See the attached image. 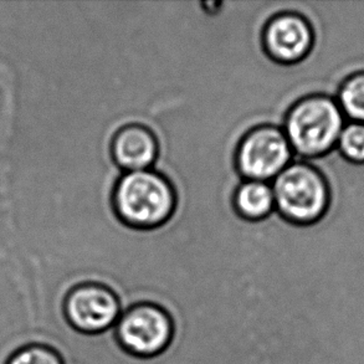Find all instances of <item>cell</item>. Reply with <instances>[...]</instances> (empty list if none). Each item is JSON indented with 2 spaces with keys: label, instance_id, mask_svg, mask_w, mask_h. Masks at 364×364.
Instances as JSON below:
<instances>
[{
  "label": "cell",
  "instance_id": "7c38bea8",
  "mask_svg": "<svg viewBox=\"0 0 364 364\" xmlns=\"http://www.w3.org/2000/svg\"><path fill=\"white\" fill-rule=\"evenodd\" d=\"M5 364H65L63 355L50 346L31 343L15 350Z\"/></svg>",
  "mask_w": 364,
  "mask_h": 364
},
{
  "label": "cell",
  "instance_id": "7a4b0ae2",
  "mask_svg": "<svg viewBox=\"0 0 364 364\" xmlns=\"http://www.w3.org/2000/svg\"><path fill=\"white\" fill-rule=\"evenodd\" d=\"M347 119L333 96L310 94L292 104L282 129L296 156L311 162L335 151Z\"/></svg>",
  "mask_w": 364,
  "mask_h": 364
},
{
  "label": "cell",
  "instance_id": "3957f363",
  "mask_svg": "<svg viewBox=\"0 0 364 364\" xmlns=\"http://www.w3.org/2000/svg\"><path fill=\"white\" fill-rule=\"evenodd\" d=\"M275 212L296 227H311L327 215L332 204L330 183L320 168L294 161L272 181Z\"/></svg>",
  "mask_w": 364,
  "mask_h": 364
},
{
  "label": "cell",
  "instance_id": "277c9868",
  "mask_svg": "<svg viewBox=\"0 0 364 364\" xmlns=\"http://www.w3.org/2000/svg\"><path fill=\"white\" fill-rule=\"evenodd\" d=\"M114 336L124 353L137 360H153L172 345L176 322L166 307L141 301L122 311Z\"/></svg>",
  "mask_w": 364,
  "mask_h": 364
},
{
  "label": "cell",
  "instance_id": "5b68a950",
  "mask_svg": "<svg viewBox=\"0 0 364 364\" xmlns=\"http://www.w3.org/2000/svg\"><path fill=\"white\" fill-rule=\"evenodd\" d=\"M295 153L284 129L262 123L242 136L235 148V168L246 181L270 183L294 162Z\"/></svg>",
  "mask_w": 364,
  "mask_h": 364
},
{
  "label": "cell",
  "instance_id": "9c48e42d",
  "mask_svg": "<svg viewBox=\"0 0 364 364\" xmlns=\"http://www.w3.org/2000/svg\"><path fill=\"white\" fill-rule=\"evenodd\" d=\"M232 209L246 222L259 223L275 212V197L270 183L242 179L232 192Z\"/></svg>",
  "mask_w": 364,
  "mask_h": 364
},
{
  "label": "cell",
  "instance_id": "ba28073f",
  "mask_svg": "<svg viewBox=\"0 0 364 364\" xmlns=\"http://www.w3.org/2000/svg\"><path fill=\"white\" fill-rule=\"evenodd\" d=\"M116 167L123 173L152 169L161 153V144L153 129L142 123H128L117 129L109 142Z\"/></svg>",
  "mask_w": 364,
  "mask_h": 364
},
{
  "label": "cell",
  "instance_id": "52a82bcc",
  "mask_svg": "<svg viewBox=\"0 0 364 364\" xmlns=\"http://www.w3.org/2000/svg\"><path fill=\"white\" fill-rule=\"evenodd\" d=\"M316 33L309 18L299 11L285 10L271 16L261 30L262 50L276 64L292 66L310 56Z\"/></svg>",
  "mask_w": 364,
  "mask_h": 364
},
{
  "label": "cell",
  "instance_id": "6da1fadb",
  "mask_svg": "<svg viewBox=\"0 0 364 364\" xmlns=\"http://www.w3.org/2000/svg\"><path fill=\"white\" fill-rule=\"evenodd\" d=\"M111 202L123 225L148 232L172 219L178 207L177 189L157 169L126 172L114 182Z\"/></svg>",
  "mask_w": 364,
  "mask_h": 364
},
{
  "label": "cell",
  "instance_id": "8fae6325",
  "mask_svg": "<svg viewBox=\"0 0 364 364\" xmlns=\"http://www.w3.org/2000/svg\"><path fill=\"white\" fill-rule=\"evenodd\" d=\"M336 151L347 162L363 166L364 164V123L347 121L341 133Z\"/></svg>",
  "mask_w": 364,
  "mask_h": 364
},
{
  "label": "cell",
  "instance_id": "8992f818",
  "mask_svg": "<svg viewBox=\"0 0 364 364\" xmlns=\"http://www.w3.org/2000/svg\"><path fill=\"white\" fill-rule=\"evenodd\" d=\"M122 311L121 300L114 289L96 281L71 287L63 304L66 322L85 336L102 335L114 330Z\"/></svg>",
  "mask_w": 364,
  "mask_h": 364
},
{
  "label": "cell",
  "instance_id": "30bf717a",
  "mask_svg": "<svg viewBox=\"0 0 364 364\" xmlns=\"http://www.w3.org/2000/svg\"><path fill=\"white\" fill-rule=\"evenodd\" d=\"M336 100L350 122L364 123V70H358L342 80Z\"/></svg>",
  "mask_w": 364,
  "mask_h": 364
}]
</instances>
